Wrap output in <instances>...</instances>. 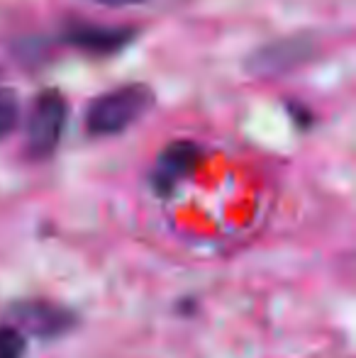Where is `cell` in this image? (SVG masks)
I'll return each instance as SVG.
<instances>
[{"label":"cell","instance_id":"obj_9","mask_svg":"<svg viewBox=\"0 0 356 358\" xmlns=\"http://www.w3.org/2000/svg\"><path fill=\"white\" fill-rule=\"evenodd\" d=\"M288 110H290V117L295 120V124H298L300 129H308L310 124H313V115H310L308 108H303L300 103H288Z\"/></svg>","mask_w":356,"mask_h":358},{"label":"cell","instance_id":"obj_4","mask_svg":"<svg viewBox=\"0 0 356 358\" xmlns=\"http://www.w3.org/2000/svg\"><path fill=\"white\" fill-rule=\"evenodd\" d=\"M137 27H120V24H98L86 20H66L62 27V39L73 49L95 54V57H113L127 49L137 39Z\"/></svg>","mask_w":356,"mask_h":358},{"label":"cell","instance_id":"obj_3","mask_svg":"<svg viewBox=\"0 0 356 358\" xmlns=\"http://www.w3.org/2000/svg\"><path fill=\"white\" fill-rule=\"evenodd\" d=\"M318 44L310 34H290L254 49L247 59V71L254 76H283L315 59Z\"/></svg>","mask_w":356,"mask_h":358},{"label":"cell","instance_id":"obj_10","mask_svg":"<svg viewBox=\"0 0 356 358\" xmlns=\"http://www.w3.org/2000/svg\"><path fill=\"white\" fill-rule=\"evenodd\" d=\"M98 5H105V8H134V5L149 3V0H93Z\"/></svg>","mask_w":356,"mask_h":358},{"label":"cell","instance_id":"obj_7","mask_svg":"<svg viewBox=\"0 0 356 358\" xmlns=\"http://www.w3.org/2000/svg\"><path fill=\"white\" fill-rule=\"evenodd\" d=\"M20 122V98L17 90L10 85H0V139L15 132Z\"/></svg>","mask_w":356,"mask_h":358},{"label":"cell","instance_id":"obj_1","mask_svg":"<svg viewBox=\"0 0 356 358\" xmlns=\"http://www.w3.org/2000/svg\"><path fill=\"white\" fill-rule=\"evenodd\" d=\"M157 103V93L147 83H127L90 100L86 129L93 137H115L142 120Z\"/></svg>","mask_w":356,"mask_h":358},{"label":"cell","instance_id":"obj_8","mask_svg":"<svg viewBox=\"0 0 356 358\" xmlns=\"http://www.w3.org/2000/svg\"><path fill=\"white\" fill-rule=\"evenodd\" d=\"M27 339L17 327H0V358H24Z\"/></svg>","mask_w":356,"mask_h":358},{"label":"cell","instance_id":"obj_5","mask_svg":"<svg viewBox=\"0 0 356 358\" xmlns=\"http://www.w3.org/2000/svg\"><path fill=\"white\" fill-rule=\"evenodd\" d=\"M203 149L193 139H173L157 156V166L152 171V188L157 195H171L180 180L190 178L200 169Z\"/></svg>","mask_w":356,"mask_h":358},{"label":"cell","instance_id":"obj_6","mask_svg":"<svg viewBox=\"0 0 356 358\" xmlns=\"http://www.w3.org/2000/svg\"><path fill=\"white\" fill-rule=\"evenodd\" d=\"M13 320L22 334H32L39 339L62 336L76 324V315L66 307L49 300H22L13 307Z\"/></svg>","mask_w":356,"mask_h":358},{"label":"cell","instance_id":"obj_2","mask_svg":"<svg viewBox=\"0 0 356 358\" xmlns=\"http://www.w3.org/2000/svg\"><path fill=\"white\" fill-rule=\"evenodd\" d=\"M69 120V103L57 88L37 93L27 117V154L32 159H49L59 149Z\"/></svg>","mask_w":356,"mask_h":358}]
</instances>
